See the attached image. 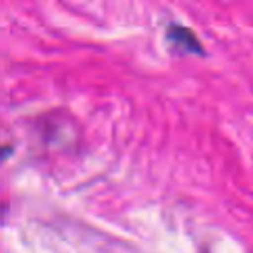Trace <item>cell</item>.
Wrapping results in <instances>:
<instances>
[{"instance_id": "cell-2", "label": "cell", "mask_w": 253, "mask_h": 253, "mask_svg": "<svg viewBox=\"0 0 253 253\" xmlns=\"http://www.w3.org/2000/svg\"><path fill=\"white\" fill-rule=\"evenodd\" d=\"M9 153H11V148H2L0 146V160H4L5 156H9Z\"/></svg>"}, {"instance_id": "cell-1", "label": "cell", "mask_w": 253, "mask_h": 253, "mask_svg": "<svg viewBox=\"0 0 253 253\" xmlns=\"http://www.w3.org/2000/svg\"><path fill=\"white\" fill-rule=\"evenodd\" d=\"M169 37L175 43H180V45H184L187 50H194V52L201 50L200 42H198V39L194 37V33L191 32L189 28H182V26H170Z\"/></svg>"}]
</instances>
